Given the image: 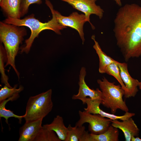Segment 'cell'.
<instances>
[{
	"instance_id": "cell-20",
	"label": "cell",
	"mask_w": 141,
	"mask_h": 141,
	"mask_svg": "<svg viewBox=\"0 0 141 141\" xmlns=\"http://www.w3.org/2000/svg\"><path fill=\"white\" fill-rule=\"evenodd\" d=\"M118 62L116 61L108 66L105 69V73L113 76L117 80L125 91V95L127 93V90L121 78Z\"/></svg>"
},
{
	"instance_id": "cell-3",
	"label": "cell",
	"mask_w": 141,
	"mask_h": 141,
	"mask_svg": "<svg viewBox=\"0 0 141 141\" xmlns=\"http://www.w3.org/2000/svg\"><path fill=\"white\" fill-rule=\"evenodd\" d=\"M13 25L0 22V39L5 51L7 61L5 67L10 65L14 69L19 79L20 74L15 64V58L18 51L19 46L26 35L24 27H20Z\"/></svg>"
},
{
	"instance_id": "cell-15",
	"label": "cell",
	"mask_w": 141,
	"mask_h": 141,
	"mask_svg": "<svg viewBox=\"0 0 141 141\" xmlns=\"http://www.w3.org/2000/svg\"><path fill=\"white\" fill-rule=\"evenodd\" d=\"M21 0H1L0 6L8 17L20 19Z\"/></svg>"
},
{
	"instance_id": "cell-5",
	"label": "cell",
	"mask_w": 141,
	"mask_h": 141,
	"mask_svg": "<svg viewBox=\"0 0 141 141\" xmlns=\"http://www.w3.org/2000/svg\"><path fill=\"white\" fill-rule=\"evenodd\" d=\"M52 95L50 89L29 98L24 118L25 122L43 119L51 111L53 107Z\"/></svg>"
},
{
	"instance_id": "cell-12",
	"label": "cell",
	"mask_w": 141,
	"mask_h": 141,
	"mask_svg": "<svg viewBox=\"0 0 141 141\" xmlns=\"http://www.w3.org/2000/svg\"><path fill=\"white\" fill-rule=\"evenodd\" d=\"M43 120L25 122L20 128L18 141H34L42 127Z\"/></svg>"
},
{
	"instance_id": "cell-13",
	"label": "cell",
	"mask_w": 141,
	"mask_h": 141,
	"mask_svg": "<svg viewBox=\"0 0 141 141\" xmlns=\"http://www.w3.org/2000/svg\"><path fill=\"white\" fill-rule=\"evenodd\" d=\"M111 125L122 131L125 141H131L132 137L139 135V130L131 117L121 121L118 120H111Z\"/></svg>"
},
{
	"instance_id": "cell-23",
	"label": "cell",
	"mask_w": 141,
	"mask_h": 141,
	"mask_svg": "<svg viewBox=\"0 0 141 141\" xmlns=\"http://www.w3.org/2000/svg\"><path fill=\"white\" fill-rule=\"evenodd\" d=\"M17 85H15L14 87L10 88L5 85L0 90V102L6 99L15 94L19 93L24 89V87L21 85L17 88Z\"/></svg>"
},
{
	"instance_id": "cell-4",
	"label": "cell",
	"mask_w": 141,
	"mask_h": 141,
	"mask_svg": "<svg viewBox=\"0 0 141 141\" xmlns=\"http://www.w3.org/2000/svg\"><path fill=\"white\" fill-rule=\"evenodd\" d=\"M97 83L103 95L101 104L110 109L111 113L114 114L118 109L128 112V108L123 99L125 92L120 85H116L111 82L104 77L102 80L98 79Z\"/></svg>"
},
{
	"instance_id": "cell-27",
	"label": "cell",
	"mask_w": 141,
	"mask_h": 141,
	"mask_svg": "<svg viewBox=\"0 0 141 141\" xmlns=\"http://www.w3.org/2000/svg\"><path fill=\"white\" fill-rule=\"evenodd\" d=\"M138 87L139 89L141 90V81L139 82V85Z\"/></svg>"
},
{
	"instance_id": "cell-26",
	"label": "cell",
	"mask_w": 141,
	"mask_h": 141,
	"mask_svg": "<svg viewBox=\"0 0 141 141\" xmlns=\"http://www.w3.org/2000/svg\"><path fill=\"white\" fill-rule=\"evenodd\" d=\"M116 4L120 6L122 5V3L121 0H114Z\"/></svg>"
},
{
	"instance_id": "cell-24",
	"label": "cell",
	"mask_w": 141,
	"mask_h": 141,
	"mask_svg": "<svg viewBox=\"0 0 141 141\" xmlns=\"http://www.w3.org/2000/svg\"><path fill=\"white\" fill-rule=\"evenodd\" d=\"M42 3L41 0H21L20 12L21 16L27 13L30 5L33 4H40Z\"/></svg>"
},
{
	"instance_id": "cell-22",
	"label": "cell",
	"mask_w": 141,
	"mask_h": 141,
	"mask_svg": "<svg viewBox=\"0 0 141 141\" xmlns=\"http://www.w3.org/2000/svg\"><path fill=\"white\" fill-rule=\"evenodd\" d=\"M0 45V72L1 81L2 83L10 88L12 87L8 82V78L6 74L4 68V63L7 61V57L5 51L2 43Z\"/></svg>"
},
{
	"instance_id": "cell-25",
	"label": "cell",
	"mask_w": 141,
	"mask_h": 141,
	"mask_svg": "<svg viewBox=\"0 0 141 141\" xmlns=\"http://www.w3.org/2000/svg\"><path fill=\"white\" fill-rule=\"evenodd\" d=\"M131 141H141V139L138 137L133 136L132 137Z\"/></svg>"
},
{
	"instance_id": "cell-28",
	"label": "cell",
	"mask_w": 141,
	"mask_h": 141,
	"mask_svg": "<svg viewBox=\"0 0 141 141\" xmlns=\"http://www.w3.org/2000/svg\"><path fill=\"white\" fill-rule=\"evenodd\" d=\"M1 0H0V1H1Z\"/></svg>"
},
{
	"instance_id": "cell-19",
	"label": "cell",
	"mask_w": 141,
	"mask_h": 141,
	"mask_svg": "<svg viewBox=\"0 0 141 141\" xmlns=\"http://www.w3.org/2000/svg\"><path fill=\"white\" fill-rule=\"evenodd\" d=\"M68 130L65 141H81L86 131L85 126L72 127L70 124L67 127Z\"/></svg>"
},
{
	"instance_id": "cell-10",
	"label": "cell",
	"mask_w": 141,
	"mask_h": 141,
	"mask_svg": "<svg viewBox=\"0 0 141 141\" xmlns=\"http://www.w3.org/2000/svg\"><path fill=\"white\" fill-rule=\"evenodd\" d=\"M102 100L99 99H92L90 98L87 97L85 99V103L87 107L84 108V110L90 113L97 114L101 116L109 118L111 120L120 119L123 121L135 115L134 113L128 112L121 116H118L113 114L106 112L101 110L99 105Z\"/></svg>"
},
{
	"instance_id": "cell-17",
	"label": "cell",
	"mask_w": 141,
	"mask_h": 141,
	"mask_svg": "<svg viewBox=\"0 0 141 141\" xmlns=\"http://www.w3.org/2000/svg\"><path fill=\"white\" fill-rule=\"evenodd\" d=\"M91 39L95 43L93 46V48L95 50L99 58V72L101 73H104L106 67L116 61L107 55L102 51L98 43L96 40L94 35L92 36Z\"/></svg>"
},
{
	"instance_id": "cell-16",
	"label": "cell",
	"mask_w": 141,
	"mask_h": 141,
	"mask_svg": "<svg viewBox=\"0 0 141 141\" xmlns=\"http://www.w3.org/2000/svg\"><path fill=\"white\" fill-rule=\"evenodd\" d=\"M43 126L54 131L61 141H65L68 128L65 126L62 117L57 115L54 118L51 123L44 125Z\"/></svg>"
},
{
	"instance_id": "cell-18",
	"label": "cell",
	"mask_w": 141,
	"mask_h": 141,
	"mask_svg": "<svg viewBox=\"0 0 141 141\" xmlns=\"http://www.w3.org/2000/svg\"><path fill=\"white\" fill-rule=\"evenodd\" d=\"M19 97V93H16L12 96L8 98L7 99L0 102V117L4 118L5 119V121L8 124V119L10 117H14L19 119V123H21L22 119L24 118L25 114L22 115H17L14 114L13 112L9 109H7L5 105L7 103L10 101H13L17 98Z\"/></svg>"
},
{
	"instance_id": "cell-8",
	"label": "cell",
	"mask_w": 141,
	"mask_h": 141,
	"mask_svg": "<svg viewBox=\"0 0 141 141\" xmlns=\"http://www.w3.org/2000/svg\"><path fill=\"white\" fill-rule=\"evenodd\" d=\"M61 0L67 3L73 8L83 12L85 16L86 22L90 23L93 30L95 29V27L90 22V15L92 14H95L100 19L103 16V10L96 3L97 0Z\"/></svg>"
},
{
	"instance_id": "cell-11",
	"label": "cell",
	"mask_w": 141,
	"mask_h": 141,
	"mask_svg": "<svg viewBox=\"0 0 141 141\" xmlns=\"http://www.w3.org/2000/svg\"><path fill=\"white\" fill-rule=\"evenodd\" d=\"M118 64L121 78L127 90V93L124 95L125 97L129 98L134 97L138 91V87L139 81L131 76L128 71L127 63L118 62Z\"/></svg>"
},
{
	"instance_id": "cell-21",
	"label": "cell",
	"mask_w": 141,
	"mask_h": 141,
	"mask_svg": "<svg viewBox=\"0 0 141 141\" xmlns=\"http://www.w3.org/2000/svg\"><path fill=\"white\" fill-rule=\"evenodd\" d=\"M34 141H61L54 131L42 126Z\"/></svg>"
},
{
	"instance_id": "cell-2",
	"label": "cell",
	"mask_w": 141,
	"mask_h": 141,
	"mask_svg": "<svg viewBox=\"0 0 141 141\" xmlns=\"http://www.w3.org/2000/svg\"><path fill=\"white\" fill-rule=\"evenodd\" d=\"M45 3L50 8L52 15V19L47 22L43 23L34 17L33 14L22 19L8 17L4 21L6 24L18 26H26L30 29L31 31V35L25 40L24 46L21 48V53L28 54L29 52L34 39L42 31L50 30L58 34H61L60 31L67 28L61 25L57 21L54 12L53 6L50 2L49 0H45Z\"/></svg>"
},
{
	"instance_id": "cell-14",
	"label": "cell",
	"mask_w": 141,
	"mask_h": 141,
	"mask_svg": "<svg viewBox=\"0 0 141 141\" xmlns=\"http://www.w3.org/2000/svg\"><path fill=\"white\" fill-rule=\"evenodd\" d=\"M118 129L111 125L104 133L98 134H87L85 141H118L119 140Z\"/></svg>"
},
{
	"instance_id": "cell-9",
	"label": "cell",
	"mask_w": 141,
	"mask_h": 141,
	"mask_svg": "<svg viewBox=\"0 0 141 141\" xmlns=\"http://www.w3.org/2000/svg\"><path fill=\"white\" fill-rule=\"evenodd\" d=\"M86 73V69L84 67L81 68L79 75L78 85L79 89L78 93L74 95L72 99L74 100H81L84 104H85V99L87 97L92 99H99L102 100L103 95L101 91L98 88L96 90L91 89L86 84L85 78Z\"/></svg>"
},
{
	"instance_id": "cell-1",
	"label": "cell",
	"mask_w": 141,
	"mask_h": 141,
	"mask_svg": "<svg viewBox=\"0 0 141 141\" xmlns=\"http://www.w3.org/2000/svg\"><path fill=\"white\" fill-rule=\"evenodd\" d=\"M114 22L117 44L125 60L141 56V6L125 4L119 9Z\"/></svg>"
},
{
	"instance_id": "cell-6",
	"label": "cell",
	"mask_w": 141,
	"mask_h": 141,
	"mask_svg": "<svg viewBox=\"0 0 141 141\" xmlns=\"http://www.w3.org/2000/svg\"><path fill=\"white\" fill-rule=\"evenodd\" d=\"M80 119L75 126H80L84 123L89 124L88 129L91 133L96 134L102 133L108 128L111 120L99 114L89 113L85 110L79 111Z\"/></svg>"
},
{
	"instance_id": "cell-7",
	"label": "cell",
	"mask_w": 141,
	"mask_h": 141,
	"mask_svg": "<svg viewBox=\"0 0 141 141\" xmlns=\"http://www.w3.org/2000/svg\"><path fill=\"white\" fill-rule=\"evenodd\" d=\"M57 20L62 26L70 27L75 30L78 33L83 44L85 41L83 31V26L86 22L84 14H79L77 12L72 13L68 16L61 15L58 11L54 10Z\"/></svg>"
}]
</instances>
